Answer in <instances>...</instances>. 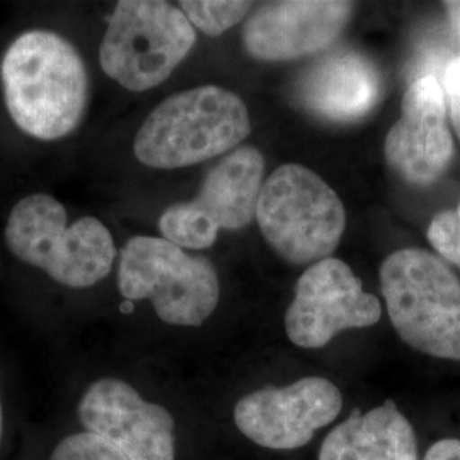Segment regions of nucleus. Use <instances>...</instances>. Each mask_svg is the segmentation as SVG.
<instances>
[{"mask_svg":"<svg viewBox=\"0 0 460 460\" xmlns=\"http://www.w3.org/2000/svg\"><path fill=\"white\" fill-rule=\"evenodd\" d=\"M0 81L7 111L22 132L58 140L81 125L89 98L87 70L60 34H19L4 53Z\"/></svg>","mask_w":460,"mask_h":460,"instance_id":"obj_1","label":"nucleus"},{"mask_svg":"<svg viewBox=\"0 0 460 460\" xmlns=\"http://www.w3.org/2000/svg\"><path fill=\"white\" fill-rule=\"evenodd\" d=\"M11 254L68 288H89L106 279L116 260L110 229L96 217L66 226V207L45 193L22 198L4 230Z\"/></svg>","mask_w":460,"mask_h":460,"instance_id":"obj_2","label":"nucleus"},{"mask_svg":"<svg viewBox=\"0 0 460 460\" xmlns=\"http://www.w3.org/2000/svg\"><path fill=\"white\" fill-rule=\"evenodd\" d=\"M251 132L244 101L217 85L163 101L133 140L135 157L152 169H181L237 147Z\"/></svg>","mask_w":460,"mask_h":460,"instance_id":"obj_3","label":"nucleus"},{"mask_svg":"<svg viewBox=\"0 0 460 460\" xmlns=\"http://www.w3.org/2000/svg\"><path fill=\"white\" fill-rule=\"evenodd\" d=\"M387 314L399 338L428 357L460 362V279L423 249H401L380 266Z\"/></svg>","mask_w":460,"mask_h":460,"instance_id":"obj_4","label":"nucleus"},{"mask_svg":"<svg viewBox=\"0 0 460 460\" xmlns=\"http://www.w3.org/2000/svg\"><path fill=\"white\" fill-rule=\"evenodd\" d=\"M256 218L264 239L294 264L328 260L345 234L341 198L311 169L279 165L264 181Z\"/></svg>","mask_w":460,"mask_h":460,"instance_id":"obj_5","label":"nucleus"},{"mask_svg":"<svg viewBox=\"0 0 460 460\" xmlns=\"http://www.w3.org/2000/svg\"><path fill=\"white\" fill-rule=\"evenodd\" d=\"M118 290L130 302L150 300L169 326L198 328L215 313L220 283L214 266L164 237H133L119 252Z\"/></svg>","mask_w":460,"mask_h":460,"instance_id":"obj_6","label":"nucleus"},{"mask_svg":"<svg viewBox=\"0 0 460 460\" xmlns=\"http://www.w3.org/2000/svg\"><path fill=\"white\" fill-rule=\"evenodd\" d=\"M197 43L180 7L163 0H121L99 49L102 72L121 87L144 93L172 74Z\"/></svg>","mask_w":460,"mask_h":460,"instance_id":"obj_7","label":"nucleus"},{"mask_svg":"<svg viewBox=\"0 0 460 460\" xmlns=\"http://www.w3.org/2000/svg\"><path fill=\"white\" fill-rule=\"evenodd\" d=\"M264 159L254 147H239L208 172L195 199L169 207L159 218L163 237L181 249H207L222 229L252 222L263 188Z\"/></svg>","mask_w":460,"mask_h":460,"instance_id":"obj_8","label":"nucleus"},{"mask_svg":"<svg viewBox=\"0 0 460 460\" xmlns=\"http://www.w3.org/2000/svg\"><path fill=\"white\" fill-rule=\"evenodd\" d=\"M77 425L130 460H176L178 435L171 411L118 377L93 380L75 404Z\"/></svg>","mask_w":460,"mask_h":460,"instance_id":"obj_9","label":"nucleus"},{"mask_svg":"<svg viewBox=\"0 0 460 460\" xmlns=\"http://www.w3.org/2000/svg\"><path fill=\"white\" fill-rule=\"evenodd\" d=\"M380 315V300L363 290L362 279L345 261L328 258L309 266L296 281L285 331L294 345L315 349L346 329L376 326Z\"/></svg>","mask_w":460,"mask_h":460,"instance_id":"obj_10","label":"nucleus"},{"mask_svg":"<svg viewBox=\"0 0 460 460\" xmlns=\"http://www.w3.org/2000/svg\"><path fill=\"white\" fill-rule=\"evenodd\" d=\"M343 410V395L324 377H304L287 387H264L237 401L234 423L263 448L296 450L331 425Z\"/></svg>","mask_w":460,"mask_h":460,"instance_id":"obj_11","label":"nucleus"},{"mask_svg":"<svg viewBox=\"0 0 460 460\" xmlns=\"http://www.w3.org/2000/svg\"><path fill=\"white\" fill-rule=\"evenodd\" d=\"M384 152L387 164L410 184L429 186L444 176L456 147L447 127L444 87L435 75H421L410 85Z\"/></svg>","mask_w":460,"mask_h":460,"instance_id":"obj_12","label":"nucleus"},{"mask_svg":"<svg viewBox=\"0 0 460 460\" xmlns=\"http://www.w3.org/2000/svg\"><path fill=\"white\" fill-rule=\"evenodd\" d=\"M353 13L341 0L266 2L243 28L247 51L260 60L281 62L328 49Z\"/></svg>","mask_w":460,"mask_h":460,"instance_id":"obj_13","label":"nucleus"},{"mask_svg":"<svg viewBox=\"0 0 460 460\" xmlns=\"http://www.w3.org/2000/svg\"><path fill=\"white\" fill-rule=\"evenodd\" d=\"M296 93L314 115L348 123L368 115L377 106L382 81L376 66L362 53L341 49L311 66Z\"/></svg>","mask_w":460,"mask_h":460,"instance_id":"obj_14","label":"nucleus"},{"mask_svg":"<svg viewBox=\"0 0 460 460\" xmlns=\"http://www.w3.org/2000/svg\"><path fill=\"white\" fill-rule=\"evenodd\" d=\"M319 460H420L416 431L389 399L370 411L355 410L329 431Z\"/></svg>","mask_w":460,"mask_h":460,"instance_id":"obj_15","label":"nucleus"},{"mask_svg":"<svg viewBox=\"0 0 460 460\" xmlns=\"http://www.w3.org/2000/svg\"><path fill=\"white\" fill-rule=\"evenodd\" d=\"M252 2L239 0H182L180 9L188 21L208 36L226 33L243 21L251 11Z\"/></svg>","mask_w":460,"mask_h":460,"instance_id":"obj_16","label":"nucleus"},{"mask_svg":"<svg viewBox=\"0 0 460 460\" xmlns=\"http://www.w3.org/2000/svg\"><path fill=\"white\" fill-rule=\"evenodd\" d=\"M45 460H130L98 435L77 428L51 445Z\"/></svg>","mask_w":460,"mask_h":460,"instance_id":"obj_17","label":"nucleus"},{"mask_svg":"<svg viewBox=\"0 0 460 460\" xmlns=\"http://www.w3.org/2000/svg\"><path fill=\"white\" fill-rule=\"evenodd\" d=\"M428 241L440 256L460 268V218L457 210H445L431 220Z\"/></svg>","mask_w":460,"mask_h":460,"instance_id":"obj_18","label":"nucleus"},{"mask_svg":"<svg viewBox=\"0 0 460 460\" xmlns=\"http://www.w3.org/2000/svg\"><path fill=\"white\" fill-rule=\"evenodd\" d=\"M442 87H444L447 110L450 113L454 128L460 138V55L452 58L445 66Z\"/></svg>","mask_w":460,"mask_h":460,"instance_id":"obj_19","label":"nucleus"},{"mask_svg":"<svg viewBox=\"0 0 460 460\" xmlns=\"http://www.w3.org/2000/svg\"><path fill=\"white\" fill-rule=\"evenodd\" d=\"M421 460H460V438H442L435 442Z\"/></svg>","mask_w":460,"mask_h":460,"instance_id":"obj_20","label":"nucleus"},{"mask_svg":"<svg viewBox=\"0 0 460 460\" xmlns=\"http://www.w3.org/2000/svg\"><path fill=\"white\" fill-rule=\"evenodd\" d=\"M444 5L448 14V21L452 24V30L460 36V0L445 2Z\"/></svg>","mask_w":460,"mask_h":460,"instance_id":"obj_21","label":"nucleus"},{"mask_svg":"<svg viewBox=\"0 0 460 460\" xmlns=\"http://www.w3.org/2000/svg\"><path fill=\"white\" fill-rule=\"evenodd\" d=\"M5 431H7V416H5L4 399H2V393H0V452H2L4 440H5Z\"/></svg>","mask_w":460,"mask_h":460,"instance_id":"obj_22","label":"nucleus"},{"mask_svg":"<svg viewBox=\"0 0 460 460\" xmlns=\"http://www.w3.org/2000/svg\"><path fill=\"white\" fill-rule=\"evenodd\" d=\"M457 215H459V218H460V205H459V208H457Z\"/></svg>","mask_w":460,"mask_h":460,"instance_id":"obj_23","label":"nucleus"}]
</instances>
